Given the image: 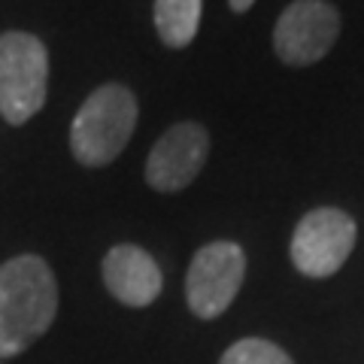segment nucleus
I'll return each instance as SVG.
<instances>
[{
  "mask_svg": "<svg viewBox=\"0 0 364 364\" xmlns=\"http://www.w3.org/2000/svg\"><path fill=\"white\" fill-rule=\"evenodd\" d=\"M210 134L195 122H179L167 134L158 136L149 158H146V182L155 191H182L195 182L207 164Z\"/></svg>",
  "mask_w": 364,
  "mask_h": 364,
  "instance_id": "7",
  "label": "nucleus"
},
{
  "mask_svg": "<svg viewBox=\"0 0 364 364\" xmlns=\"http://www.w3.org/2000/svg\"><path fill=\"white\" fill-rule=\"evenodd\" d=\"M0 364H4V361H0Z\"/></svg>",
  "mask_w": 364,
  "mask_h": 364,
  "instance_id": "12",
  "label": "nucleus"
},
{
  "mask_svg": "<svg viewBox=\"0 0 364 364\" xmlns=\"http://www.w3.org/2000/svg\"><path fill=\"white\" fill-rule=\"evenodd\" d=\"M340 37V13L328 0H294L273 28V49L279 61L306 67L322 61Z\"/></svg>",
  "mask_w": 364,
  "mask_h": 364,
  "instance_id": "6",
  "label": "nucleus"
},
{
  "mask_svg": "<svg viewBox=\"0 0 364 364\" xmlns=\"http://www.w3.org/2000/svg\"><path fill=\"white\" fill-rule=\"evenodd\" d=\"M252 4H255V0H231V9H234V13H246Z\"/></svg>",
  "mask_w": 364,
  "mask_h": 364,
  "instance_id": "11",
  "label": "nucleus"
},
{
  "mask_svg": "<svg viewBox=\"0 0 364 364\" xmlns=\"http://www.w3.org/2000/svg\"><path fill=\"white\" fill-rule=\"evenodd\" d=\"M58 282L46 258L25 252L0 264V361L16 358L49 331Z\"/></svg>",
  "mask_w": 364,
  "mask_h": 364,
  "instance_id": "1",
  "label": "nucleus"
},
{
  "mask_svg": "<svg viewBox=\"0 0 364 364\" xmlns=\"http://www.w3.org/2000/svg\"><path fill=\"white\" fill-rule=\"evenodd\" d=\"M155 28L170 49L188 46L200 28V0H155Z\"/></svg>",
  "mask_w": 364,
  "mask_h": 364,
  "instance_id": "9",
  "label": "nucleus"
},
{
  "mask_svg": "<svg viewBox=\"0 0 364 364\" xmlns=\"http://www.w3.org/2000/svg\"><path fill=\"white\" fill-rule=\"evenodd\" d=\"M49 95V52L25 31L0 33V116L9 124L31 122Z\"/></svg>",
  "mask_w": 364,
  "mask_h": 364,
  "instance_id": "3",
  "label": "nucleus"
},
{
  "mask_svg": "<svg viewBox=\"0 0 364 364\" xmlns=\"http://www.w3.org/2000/svg\"><path fill=\"white\" fill-rule=\"evenodd\" d=\"M136 97L119 82L100 85L85 97L70 124V152L85 167H107L122 155L136 128Z\"/></svg>",
  "mask_w": 364,
  "mask_h": 364,
  "instance_id": "2",
  "label": "nucleus"
},
{
  "mask_svg": "<svg viewBox=\"0 0 364 364\" xmlns=\"http://www.w3.org/2000/svg\"><path fill=\"white\" fill-rule=\"evenodd\" d=\"M355 237H358L355 219L346 215L343 210L334 207L310 210L291 234V249H289L291 264L304 277L325 279L346 264V258L355 249Z\"/></svg>",
  "mask_w": 364,
  "mask_h": 364,
  "instance_id": "4",
  "label": "nucleus"
},
{
  "mask_svg": "<svg viewBox=\"0 0 364 364\" xmlns=\"http://www.w3.org/2000/svg\"><path fill=\"white\" fill-rule=\"evenodd\" d=\"M104 286L124 306H149L164 289L158 261L134 243H119L104 255Z\"/></svg>",
  "mask_w": 364,
  "mask_h": 364,
  "instance_id": "8",
  "label": "nucleus"
},
{
  "mask_svg": "<svg viewBox=\"0 0 364 364\" xmlns=\"http://www.w3.org/2000/svg\"><path fill=\"white\" fill-rule=\"evenodd\" d=\"M219 364H294L282 346L270 343L264 337H243L225 349Z\"/></svg>",
  "mask_w": 364,
  "mask_h": 364,
  "instance_id": "10",
  "label": "nucleus"
},
{
  "mask_svg": "<svg viewBox=\"0 0 364 364\" xmlns=\"http://www.w3.org/2000/svg\"><path fill=\"white\" fill-rule=\"evenodd\" d=\"M246 277V255L231 240L198 249L186 277V301L198 318H219L234 304Z\"/></svg>",
  "mask_w": 364,
  "mask_h": 364,
  "instance_id": "5",
  "label": "nucleus"
}]
</instances>
